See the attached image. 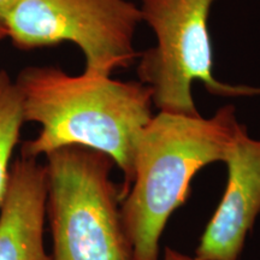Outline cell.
<instances>
[{
    "label": "cell",
    "mask_w": 260,
    "mask_h": 260,
    "mask_svg": "<svg viewBox=\"0 0 260 260\" xmlns=\"http://www.w3.org/2000/svg\"><path fill=\"white\" fill-rule=\"evenodd\" d=\"M228 181L195 255L211 260H239L247 236L260 214V139L240 124L224 160Z\"/></svg>",
    "instance_id": "obj_6"
},
{
    "label": "cell",
    "mask_w": 260,
    "mask_h": 260,
    "mask_svg": "<svg viewBox=\"0 0 260 260\" xmlns=\"http://www.w3.org/2000/svg\"><path fill=\"white\" fill-rule=\"evenodd\" d=\"M45 158L52 260H130L112 159L82 146Z\"/></svg>",
    "instance_id": "obj_3"
},
{
    "label": "cell",
    "mask_w": 260,
    "mask_h": 260,
    "mask_svg": "<svg viewBox=\"0 0 260 260\" xmlns=\"http://www.w3.org/2000/svg\"><path fill=\"white\" fill-rule=\"evenodd\" d=\"M22 0H0V41L9 39L10 21Z\"/></svg>",
    "instance_id": "obj_9"
},
{
    "label": "cell",
    "mask_w": 260,
    "mask_h": 260,
    "mask_svg": "<svg viewBox=\"0 0 260 260\" xmlns=\"http://www.w3.org/2000/svg\"><path fill=\"white\" fill-rule=\"evenodd\" d=\"M216 0H140L142 21L157 44L139 54V81L152 90L159 111L200 116L191 86L201 81L218 96L260 95V87L220 82L213 76L209 15Z\"/></svg>",
    "instance_id": "obj_4"
},
{
    "label": "cell",
    "mask_w": 260,
    "mask_h": 260,
    "mask_svg": "<svg viewBox=\"0 0 260 260\" xmlns=\"http://www.w3.org/2000/svg\"><path fill=\"white\" fill-rule=\"evenodd\" d=\"M240 124L230 104L209 118L153 115L139 135L134 176L121 201L130 260H160L159 243L171 214L187 203L201 169L224 162Z\"/></svg>",
    "instance_id": "obj_2"
},
{
    "label": "cell",
    "mask_w": 260,
    "mask_h": 260,
    "mask_svg": "<svg viewBox=\"0 0 260 260\" xmlns=\"http://www.w3.org/2000/svg\"><path fill=\"white\" fill-rule=\"evenodd\" d=\"M25 123L23 102L16 82L0 70V206L4 200L11 168V157Z\"/></svg>",
    "instance_id": "obj_8"
},
{
    "label": "cell",
    "mask_w": 260,
    "mask_h": 260,
    "mask_svg": "<svg viewBox=\"0 0 260 260\" xmlns=\"http://www.w3.org/2000/svg\"><path fill=\"white\" fill-rule=\"evenodd\" d=\"M46 200L45 164L21 155L10 168L0 206V260H52L44 242Z\"/></svg>",
    "instance_id": "obj_7"
},
{
    "label": "cell",
    "mask_w": 260,
    "mask_h": 260,
    "mask_svg": "<svg viewBox=\"0 0 260 260\" xmlns=\"http://www.w3.org/2000/svg\"><path fill=\"white\" fill-rule=\"evenodd\" d=\"M161 260H211V259L201 258V256H198V255L190 256L188 254H184V253L178 252L176 249L171 248V247H167L164 251V254H162Z\"/></svg>",
    "instance_id": "obj_10"
},
{
    "label": "cell",
    "mask_w": 260,
    "mask_h": 260,
    "mask_svg": "<svg viewBox=\"0 0 260 260\" xmlns=\"http://www.w3.org/2000/svg\"><path fill=\"white\" fill-rule=\"evenodd\" d=\"M25 122L40 132L21 155L39 159L65 146H82L112 159L123 175L121 201L134 176L139 135L153 117L152 90L140 81L69 75L52 65L24 68L15 80Z\"/></svg>",
    "instance_id": "obj_1"
},
{
    "label": "cell",
    "mask_w": 260,
    "mask_h": 260,
    "mask_svg": "<svg viewBox=\"0 0 260 260\" xmlns=\"http://www.w3.org/2000/svg\"><path fill=\"white\" fill-rule=\"evenodd\" d=\"M140 22L130 0H22L9 39L23 51L73 42L84 56V75L111 77L139 57L133 41Z\"/></svg>",
    "instance_id": "obj_5"
}]
</instances>
